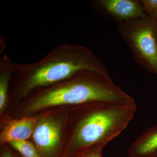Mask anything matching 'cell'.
<instances>
[{
  "mask_svg": "<svg viewBox=\"0 0 157 157\" xmlns=\"http://www.w3.org/2000/svg\"><path fill=\"white\" fill-rule=\"evenodd\" d=\"M150 16L152 17L157 23V10L156 11H155V12H154V13Z\"/></svg>",
  "mask_w": 157,
  "mask_h": 157,
  "instance_id": "5bb4252c",
  "label": "cell"
},
{
  "mask_svg": "<svg viewBox=\"0 0 157 157\" xmlns=\"http://www.w3.org/2000/svg\"><path fill=\"white\" fill-rule=\"evenodd\" d=\"M69 106L50 107L33 116L36 119L30 139L41 157H61Z\"/></svg>",
  "mask_w": 157,
  "mask_h": 157,
  "instance_id": "5b68a950",
  "label": "cell"
},
{
  "mask_svg": "<svg viewBox=\"0 0 157 157\" xmlns=\"http://www.w3.org/2000/svg\"><path fill=\"white\" fill-rule=\"evenodd\" d=\"M85 70L109 74L92 51L73 43L57 45L43 58L35 63L13 62L9 108L18 104L34 90L56 83Z\"/></svg>",
  "mask_w": 157,
  "mask_h": 157,
  "instance_id": "7a4b0ae2",
  "label": "cell"
},
{
  "mask_svg": "<svg viewBox=\"0 0 157 157\" xmlns=\"http://www.w3.org/2000/svg\"><path fill=\"white\" fill-rule=\"evenodd\" d=\"M91 102L135 104V100L115 84L109 74L79 71L56 83L33 91L3 116L8 119L30 117L44 109Z\"/></svg>",
  "mask_w": 157,
  "mask_h": 157,
  "instance_id": "6da1fadb",
  "label": "cell"
},
{
  "mask_svg": "<svg viewBox=\"0 0 157 157\" xmlns=\"http://www.w3.org/2000/svg\"><path fill=\"white\" fill-rule=\"evenodd\" d=\"M153 157H157V151L155 153Z\"/></svg>",
  "mask_w": 157,
  "mask_h": 157,
  "instance_id": "2e32d148",
  "label": "cell"
},
{
  "mask_svg": "<svg viewBox=\"0 0 157 157\" xmlns=\"http://www.w3.org/2000/svg\"><path fill=\"white\" fill-rule=\"evenodd\" d=\"M90 7L93 13L116 24L146 14L138 0H92Z\"/></svg>",
  "mask_w": 157,
  "mask_h": 157,
  "instance_id": "8992f818",
  "label": "cell"
},
{
  "mask_svg": "<svg viewBox=\"0 0 157 157\" xmlns=\"http://www.w3.org/2000/svg\"><path fill=\"white\" fill-rule=\"evenodd\" d=\"M122 39L140 67L157 75V23L145 14L117 23Z\"/></svg>",
  "mask_w": 157,
  "mask_h": 157,
  "instance_id": "277c9868",
  "label": "cell"
},
{
  "mask_svg": "<svg viewBox=\"0 0 157 157\" xmlns=\"http://www.w3.org/2000/svg\"><path fill=\"white\" fill-rule=\"evenodd\" d=\"M81 154L80 155H78L77 156L74 157H82L83 156V155H84V154Z\"/></svg>",
  "mask_w": 157,
  "mask_h": 157,
  "instance_id": "9a60e30c",
  "label": "cell"
},
{
  "mask_svg": "<svg viewBox=\"0 0 157 157\" xmlns=\"http://www.w3.org/2000/svg\"><path fill=\"white\" fill-rule=\"evenodd\" d=\"M0 144L15 140H29L33 133L36 119L35 116L19 119H0Z\"/></svg>",
  "mask_w": 157,
  "mask_h": 157,
  "instance_id": "52a82bcc",
  "label": "cell"
},
{
  "mask_svg": "<svg viewBox=\"0 0 157 157\" xmlns=\"http://www.w3.org/2000/svg\"><path fill=\"white\" fill-rule=\"evenodd\" d=\"M104 147L100 146L91 150L85 153L82 157H103L102 151Z\"/></svg>",
  "mask_w": 157,
  "mask_h": 157,
  "instance_id": "4fadbf2b",
  "label": "cell"
},
{
  "mask_svg": "<svg viewBox=\"0 0 157 157\" xmlns=\"http://www.w3.org/2000/svg\"><path fill=\"white\" fill-rule=\"evenodd\" d=\"M12 63L7 55L0 59V117L6 113L9 107V91L12 78Z\"/></svg>",
  "mask_w": 157,
  "mask_h": 157,
  "instance_id": "9c48e42d",
  "label": "cell"
},
{
  "mask_svg": "<svg viewBox=\"0 0 157 157\" xmlns=\"http://www.w3.org/2000/svg\"><path fill=\"white\" fill-rule=\"evenodd\" d=\"M0 157H22L14 152L7 144H1Z\"/></svg>",
  "mask_w": 157,
  "mask_h": 157,
  "instance_id": "7c38bea8",
  "label": "cell"
},
{
  "mask_svg": "<svg viewBox=\"0 0 157 157\" xmlns=\"http://www.w3.org/2000/svg\"><path fill=\"white\" fill-rule=\"evenodd\" d=\"M144 13L151 15L157 10V0H140Z\"/></svg>",
  "mask_w": 157,
  "mask_h": 157,
  "instance_id": "8fae6325",
  "label": "cell"
},
{
  "mask_svg": "<svg viewBox=\"0 0 157 157\" xmlns=\"http://www.w3.org/2000/svg\"><path fill=\"white\" fill-rule=\"evenodd\" d=\"M136 111V104L91 102L69 106L61 157L106 146L126 128Z\"/></svg>",
  "mask_w": 157,
  "mask_h": 157,
  "instance_id": "3957f363",
  "label": "cell"
},
{
  "mask_svg": "<svg viewBox=\"0 0 157 157\" xmlns=\"http://www.w3.org/2000/svg\"><path fill=\"white\" fill-rule=\"evenodd\" d=\"M157 151V125L150 127L131 144L128 157H153Z\"/></svg>",
  "mask_w": 157,
  "mask_h": 157,
  "instance_id": "ba28073f",
  "label": "cell"
},
{
  "mask_svg": "<svg viewBox=\"0 0 157 157\" xmlns=\"http://www.w3.org/2000/svg\"><path fill=\"white\" fill-rule=\"evenodd\" d=\"M6 144L18 152L22 157H41L38 149L32 140H12Z\"/></svg>",
  "mask_w": 157,
  "mask_h": 157,
  "instance_id": "30bf717a",
  "label": "cell"
}]
</instances>
